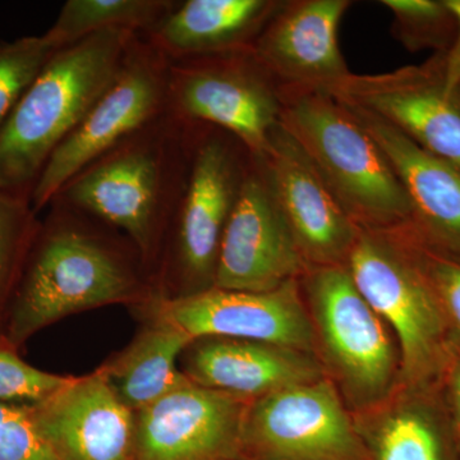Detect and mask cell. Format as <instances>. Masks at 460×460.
Returning <instances> with one entry per match:
<instances>
[{
  "label": "cell",
  "instance_id": "cell-1",
  "mask_svg": "<svg viewBox=\"0 0 460 460\" xmlns=\"http://www.w3.org/2000/svg\"><path fill=\"white\" fill-rule=\"evenodd\" d=\"M193 128L165 111L84 166L54 199L122 230L148 265L186 189Z\"/></svg>",
  "mask_w": 460,
  "mask_h": 460
},
{
  "label": "cell",
  "instance_id": "cell-2",
  "mask_svg": "<svg viewBox=\"0 0 460 460\" xmlns=\"http://www.w3.org/2000/svg\"><path fill=\"white\" fill-rule=\"evenodd\" d=\"M136 35L96 33L51 57L0 128V190L30 199L51 155L113 81Z\"/></svg>",
  "mask_w": 460,
  "mask_h": 460
},
{
  "label": "cell",
  "instance_id": "cell-3",
  "mask_svg": "<svg viewBox=\"0 0 460 460\" xmlns=\"http://www.w3.org/2000/svg\"><path fill=\"white\" fill-rule=\"evenodd\" d=\"M50 223L33 257L14 310L11 339L81 311L131 302L144 281L123 250L93 226L95 217L54 199Z\"/></svg>",
  "mask_w": 460,
  "mask_h": 460
},
{
  "label": "cell",
  "instance_id": "cell-4",
  "mask_svg": "<svg viewBox=\"0 0 460 460\" xmlns=\"http://www.w3.org/2000/svg\"><path fill=\"white\" fill-rule=\"evenodd\" d=\"M280 100L281 126L358 228L390 230L411 222L401 180L349 108L325 91L280 90Z\"/></svg>",
  "mask_w": 460,
  "mask_h": 460
},
{
  "label": "cell",
  "instance_id": "cell-5",
  "mask_svg": "<svg viewBox=\"0 0 460 460\" xmlns=\"http://www.w3.org/2000/svg\"><path fill=\"white\" fill-rule=\"evenodd\" d=\"M356 287L398 341L405 386L434 385L452 353L447 321L404 226L358 230L347 263Z\"/></svg>",
  "mask_w": 460,
  "mask_h": 460
},
{
  "label": "cell",
  "instance_id": "cell-6",
  "mask_svg": "<svg viewBox=\"0 0 460 460\" xmlns=\"http://www.w3.org/2000/svg\"><path fill=\"white\" fill-rule=\"evenodd\" d=\"M166 111L228 132L263 159L280 123V90L253 50L172 59Z\"/></svg>",
  "mask_w": 460,
  "mask_h": 460
},
{
  "label": "cell",
  "instance_id": "cell-7",
  "mask_svg": "<svg viewBox=\"0 0 460 460\" xmlns=\"http://www.w3.org/2000/svg\"><path fill=\"white\" fill-rule=\"evenodd\" d=\"M192 156L186 189L169 233V274L192 295L214 287L220 244L251 154L228 132L193 124Z\"/></svg>",
  "mask_w": 460,
  "mask_h": 460
},
{
  "label": "cell",
  "instance_id": "cell-8",
  "mask_svg": "<svg viewBox=\"0 0 460 460\" xmlns=\"http://www.w3.org/2000/svg\"><path fill=\"white\" fill-rule=\"evenodd\" d=\"M168 66L164 54L135 36L113 81L45 165L30 196L32 210L49 205L84 166L165 113Z\"/></svg>",
  "mask_w": 460,
  "mask_h": 460
},
{
  "label": "cell",
  "instance_id": "cell-9",
  "mask_svg": "<svg viewBox=\"0 0 460 460\" xmlns=\"http://www.w3.org/2000/svg\"><path fill=\"white\" fill-rule=\"evenodd\" d=\"M304 277L314 332L345 392L358 405L381 401L401 374L385 323L361 295L347 265L314 266Z\"/></svg>",
  "mask_w": 460,
  "mask_h": 460
},
{
  "label": "cell",
  "instance_id": "cell-10",
  "mask_svg": "<svg viewBox=\"0 0 460 460\" xmlns=\"http://www.w3.org/2000/svg\"><path fill=\"white\" fill-rule=\"evenodd\" d=\"M239 460H368L337 387L323 377L248 402Z\"/></svg>",
  "mask_w": 460,
  "mask_h": 460
},
{
  "label": "cell",
  "instance_id": "cell-11",
  "mask_svg": "<svg viewBox=\"0 0 460 460\" xmlns=\"http://www.w3.org/2000/svg\"><path fill=\"white\" fill-rule=\"evenodd\" d=\"M328 93L460 168V87H447L445 53L386 74H350Z\"/></svg>",
  "mask_w": 460,
  "mask_h": 460
},
{
  "label": "cell",
  "instance_id": "cell-12",
  "mask_svg": "<svg viewBox=\"0 0 460 460\" xmlns=\"http://www.w3.org/2000/svg\"><path fill=\"white\" fill-rule=\"evenodd\" d=\"M307 270L265 165L251 155L220 244L214 288L269 292L298 280Z\"/></svg>",
  "mask_w": 460,
  "mask_h": 460
},
{
  "label": "cell",
  "instance_id": "cell-13",
  "mask_svg": "<svg viewBox=\"0 0 460 460\" xmlns=\"http://www.w3.org/2000/svg\"><path fill=\"white\" fill-rule=\"evenodd\" d=\"M154 317L177 326L193 341L238 339L313 353V319L299 293L298 280L269 292H237L210 288L192 295H157Z\"/></svg>",
  "mask_w": 460,
  "mask_h": 460
},
{
  "label": "cell",
  "instance_id": "cell-14",
  "mask_svg": "<svg viewBox=\"0 0 460 460\" xmlns=\"http://www.w3.org/2000/svg\"><path fill=\"white\" fill-rule=\"evenodd\" d=\"M250 401L196 385L136 413V460H239Z\"/></svg>",
  "mask_w": 460,
  "mask_h": 460
},
{
  "label": "cell",
  "instance_id": "cell-15",
  "mask_svg": "<svg viewBox=\"0 0 460 460\" xmlns=\"http://www.w3.org/2000/svg\"><path fill=\"white\" fill-rule=\"evenodd\" d=\"M349 0L283 2L260 33L253 54L279 90L329 93L352 72L339 47Z\"/></svg>",
  "mask_w": 460,
  "mask_h": 460
},
{
  "label": "cell",
  "instance_id": "cell-16",
  "mask_svg": "<svg viewBox=\"0 0 460 460\" xmlns=\"http://www.w3.org/2000/svg\"><path fill=\"white\" fill-rule=\"evenodd\" d=\"M261 160L308 268L345 265L359 228L280 123Z\"/></svg>",
  "mask_w": 460,
  "mask_h": 460
},
{
  "label": "cell",
  "instance_id": "cell-17",
  "mask_svg": "<svg viewBox=\"0 0 460 460\" xmlns=\"http://www.w3.org/2000/svg\"><path fill=\"white\" fill-rule=\"evenodd\" d=\"M31 417L58 460H136V413L100 370L75 377Z\"/></svg>",
  "mask_w": 460,
  "mask_h": 460
},
{
  "label": "cell",
  "instance_id": "cell-18",
  "mask_svg": "<svg viewBox=\"0 0 460 460\" xmlns=\"http://www.w3.org/2000/svg\"><path fill=\"white\" fill-rule=\"evenodd\" d=\"M348 108L377 142L401 180L411 202L413 228L428 243L460 259L459 166L423 150L368 111Z\"/></svg>",
  "mask_w": 460,
  "mask_h": 460
},
{
  "label": "cell",
  "instance_id": "cell-19",
  "mask_svg": "<svg viewBox=\"0 0 460 460\" xmlns=\"http://www.w3.org/2000/svg\"><path fill=\"white\" fill-rule=\"evenodd\" d=\"M186 376L196 385L250 402L323 377L314 353L226 338L192 345Z\"/></svg>",
  "mask_w": 460,
  "mask_h": 460
},
{
  "label": "cell",
  "instance_id": "cell-20",
  "mask_svg": "<svg viewBox=\"0 0 460 460\" xmlns=\"http://www.w3.org/2000/svg\"><path fill=\"white\" fill-rule=\"evenodd\" d=\"M281 3L186 0L141 35L169 60L251 51Z\"/></svg>",
  "mask_w": 460,
  "mask_h": 460
},
{
  "label": "cell",
  "instance_id": "cell-21",
  "mask_svg": "<svg viewBox=\"0 0 460 460\" xmlns=\"http://www.w3.org/2000/svg\"><path fill=\"white\" fill-rule=\"evenodd\" d=\"M368 460H460L440 386H407L384 419L358 428Z\"/></svg>",
  "mask_w": 460,
  "mask_h": 460
},
{
  "label": "cell",
  "instance_id": "cell-22",
  "mask_svg": "<svg viewBox=\"0 0 460 460\" xmlns=\"http://www.w3.org/2000/svg\"><path fill=\"white\" fill-rule=\"evenodd\" d=\"M193 339L177 326L154 317L133 343L100 368L115 394L137 413L172 390L190 383L177 362Z\"/></svg>",
  "mask_w": 460,
  "mask_h": 460
},
{
  "label": "cell",
  "instance_id": "cell-23",
  "mask_svg": "<svg viewBox=\"0 0 460 460\" xmlns=\"http://www.w3.org/2000/svg\"><path fill=\"white\" fill-rule=\"evenodd\" d=\"M177 3L174 0H68L44 35L58 49L111 30L145 35Z\"/></svg>",
  "mask_w": 460,
  "mask_h": 460
},
{
  "label": "cell",
  "instance_id": "cell-24",
  "mask_svg": "<svg viewBox=\"0 0 460 460\" xmlns=\"http://www.w3.org/2000/svg\"><path fill=\"white\" fill-rule=\"evenodd\" d=\"M394 17L393 33L411 51L447 53L458 38L459 25L447 0H383Z\"/></svg>",
  "mask_w": 460,
  "mask_h": 460
},
{
  "label": "cell",
  "instance_id": "cell-25",
  "mask_svg": "<svg viewBox=\"0 0 460 460\" xmlns=\"http://www.w3.org/2000/svg\"><path fill=\"white\" fill-rule=\"evenodd\" d=\"M58 50L45 35L0 44V128Z\"/></svg>",
  "mask_w": 460,
  "mask_h": 460
},
{
  "label": "cell",
  "instance_id": "cell-26",
  "mask_svg": "<svg viewBox=\"0 0 460 460\" xmlns=\"http://www.w3.org/2000/svg\"><path fill=\"white\" fill-rule=\"evenodd\" d=\"M405 233L440 302L450 344L460 352V259L428 243L411 223Z\"/></svg>",
  "mask_w": 460,
  "mask_h": 460
},
{
  "label": "cell",
  "instance_id": "cell-27",
  "mask_svg": "<svg viewBox=\"0 0 460 460\" xmlns=\"http://www.w3.org/2000/svg\"><path fill=\"white\" fill-rule=\"evenodd\" d=\"M74 378L38 370L8 348L0 347V402L3 404L35 407L69 385Z\"/></svg>",
  "mask_w": 460,
  "mask_h": 460
},
{
  "label": "cell",
  "instance_id": "cell-28",
  "mask_svg": "<svg viewBox=\"0 0 460 460\" xmlns=\"http://www.w3.org/2000/svg\"><path fill=\"white\" fill-rule=\"evenodd\" d=\"M32 226L30 199L0 190V295L13 277Z\"/></svg>",
  "mask_w": 460,
  "mask_h": 460
},
{
  "label": "cell",
  "instance_id": "cell-29",
  "mask_svg": "<svg viewBox=\"0 0 460 460\" xmlns=\"http://www.w3.org/2000/svg\"><path fill=\"white\" fill-rule=\"evenodd\" d=\"M0 460H58L33 423L31 407L0 423Z\"/></svg>",
  "mask_w": 460,
  "mask_h": 460
},
{
  "label": "cell",
  "instance_id": "cell-30",
  "mask_svg": "<svg viewBox=\"0 0 460 460\" xmlns=\"http://www.w3.org/2000/svg\"><path fill=\"white\" fill-rule=\"evenodd\" d=\"M438 386L454 426L460 429V352L456 348L452 347L449 361L441 374Z\"/></svg>",
  "mask_w": 460,
  "mask_h": 460
},
{
  "label": "cell",
  "instance_id": "cell-31",
  "mask_svg": "<svg viewBox=\"0 0 460 460\" xmlns=\"http://www.w3.org/2000/svg\"><path fill=\"white\" fill-rule=\"evenodd\" d=\"M447 4L458 20V38L453 47L445 53V78L449 89L460 87V0H447Z\"/></svg>",
  "mask_w": 460,
  "mask_h": 460
},
{
  "label": "cell",
  "instance_id": "cell-32",
  "mask_svg": "<svg viewBox=\"0 0 460 460\" xmlns=\"http://www.w3.org/2000/svg\"><path fill=\"white\" fill-rule=\"evenodd\" d=\"M456 445H458V453L460 459V429H456Z\"/></svg>",
  "mask_w": 460,
  "mask_h": 460
}]
</instances>
